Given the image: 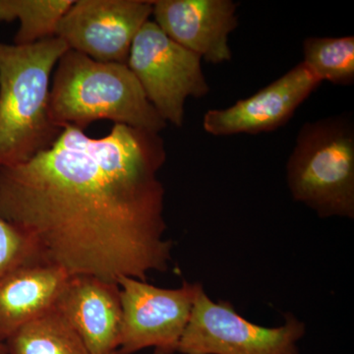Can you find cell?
I'll list each match as a JSON object with an SVG mask.
<instances>
[{"instance_id": "3957f363", "label": "cell", "mask_w": 354, "mask_h": 354, "mask_svg": "<svg viewBox=\"0 0 354 354\" xmlns=\"http://www.w3.org/2000/svg\"><path fill=\"white\" fill-rule=\"evenodd\" d=\"M50 114L60 129L85 131L95 121L160 133L162 120L127 64L97 62L69 50L57 65L50 87Z\"/></svg>"}, {"instance_id": "52a82bcc", "label": "cell", "mask_w": 354, "mask_h": 354, "mask_svg": "<svg viewBox=\"0 0 354 354\" xmlns=\"http://www.w3.org/2000/svg\"><path fill=\"white\" fill-rule=\"evenodd\" d=\"M118 283L122 308L118 354L150 348L155 354L176 353L201 285L183 281L178 288H162L129 277Z\"/></svg>"}, {"instance_id": "ba28073f", "label": "cell", "mask_w": 354, "mask_h": 354, "mask_svg": "<svg viewBox=\"0 0 354 354\" xmlns=\"http://www.w3.org/2000/svg\"><path fill=\"white\" fill-rule=\"evenodd\" d=\"M152 13L153 0H77L57 37L97 62L127 64L133 41Z\"/></svg>"}, {"instance_id": "7a4b0ae2", "label": "cell", "mask_w": 354, "mask_h": 354, "mask_svg": "<svg viewBox=\"0 0 354 354\" xmlns=\"http://www.w3.org/2000/svg\"><path fill=\"white\" fill-rule=\"evenodd\" d=\"M68 50L57 37L27 46L0 41V167L27 162L62 131L50 118V77Z\"/></svg>"}, {"instance_id": "277c9868", "label": "cell", "mask_w": 354, "mask_h": 354, "mask_svg": "<svg viewBox=\"0 0 354 354\" xmlns=\"http://www.w3.org/2000/svg\"><path fill=\"white\" fill-rule=\"evenodd\" d=\"M286 183L293 200L319 218L353 220V116L339 114L302 125L286 162Z\"/></svg>"}, {"instance_id": "9c48e42d", "label": "cell", "mask_w": 354, "mask_h": 354, "mask_svg": "<svg viewBox=\"0 0 354 354\" xmlns=\"http://www.w3.org/2000/svg\"><path fill=\"white\" fill-rule=\"evenodd\" d=\"M321 83L302 62L256 94L234 106L209 109L203 128L213 136L260 134L283 127Z\"/></svg>"}, {"instance_id": "7c38bea8", "label": "cell", "mask_w": 354, "mask_h": 354, "mask_svg": "<svg viewBox=\"0 0 354 354\" xmlns=\"http://www.w3.org/2000/svg\"><path fill=\"white\" fill-rule=\"evenodd\" d=\"M69 277L46 263L21 266L0 276V344L53 309Z\"/></svg>"}, {"instance_id": "e0dca14e", "label": "cell", "mask_w": 354, "mask_h": 354, "mask_svg": "<svg viewBox=\"0 0 354 354\" xmlns=\"http://www.w3.org/2000/svg\"><path fill=\"white\" fill-rule=\"evenodd\" d=\"M0 354H7L6 344H0Z\"/></svg>"}, {"instance_id": "4fadbf2b", "label": "cell", "mask_w": 354, "mask_h": 354, "mask_svg": "<svg viewBox=\"0 0 354 354\" xmlns=\"http://www.w3.org/2000/svg\"><path fill=\"white\" fill-rule=\"evenodd\" d=\"M6 346L7 354H92L55 307L21 328Z\"/></svg>"}, {"instance_id": "8fae6325", "label": "cell", "mask_w": 354, "mask_h": 354, "mask_svg": "<svg viewBox=\"0 0 354 354\" xmlns=\"http://www.w3.org/2000/svg\"><path fill=\"white\" fill-rule=\"evenodd\" d=\"M55 307L91 353L118 354L122 308L116 281L72 274Z\"/></svg>"}, {"instance_id": "6da1fadb", "label": "cell", "mask_w": 354, "mask_h": 354, "mask_svg": "<svg viewBox=\"0 0 354 354\" xmlns=\"http://www.w3.org/2000/svg\"><path fill=\"white\" fill-rule=\"evenodd\" d=\"M165 160L160 133L114 124L93 138L64 127L27 162L0 167V216L70 276L147 281L171 260L158 178Z\"/></svg>"}, {"instance_id": "8992f818", "label": "cell", "mask_w": 354, "mask_h": 354, "mask_svg": "<svg viewBox=\"0 0 354 354\" xmlns=\"http://www.w3.org/2000/svg\"><path fill=\"white\" fill-rule=\"evenodd\" d=\"M305 324L288 313L277 328L256 325L227 301L215 302L202 285L177 351L183 354H298Z\"/></svg>"}, {"instance_id": "5bb4252c", "label": "cell", "mask_w": 354, "mask_h": 354, "mask_svg": "<svg viewBox=\"0 0 354 354\" xmlns=\"http://www.w3.org/2000/svg\"><path fill=\"white\" fill-rule=\"evenodd\" d=\"M74 0H0V22L19 21L14 44L27 46L57 37Z\"/></svg>"}, {"instance_id": "30bf717a", "label": "cell", "mask_w": 354, "mask_h": 354, "mask_svg": "<svg viewBox=\"0 0 354 354\" xmlns=\"http://www.w3.org/2000/svg\"><path fill=\"white\" fill-rule=\"evenodd\" d=\"M232 0H153V22L172 41L213 64L232 60L228 36L239 26Z\"/></svg>"}, {"instance_id": "2e32d148", "label": "cell", "mask_w": 354, "mask_h": 354, "mask_svg": "<svg viewBox=\"0 0 354 354\" xmlns=\"http://www.w3.org/2000/svg\"><path fill=\"white\" fill-rule=\"evenodd\" d=\"M32 263H44L36 244L0 216V276Z\"/></svg>"}, {"instance_id": "9a60e30c", "label": "cell", "mask_w": 354, "mask_h": 354, "mask_svg": "<svg viewBox=\"0 0 354 354\" xmlns=\"http://www.w3.org/2000/svg\"><path fill=\"white\" fill-rule=\"evenodd\" d=\"M302 64L321 84L354 83V37H308L302 44Z\"/></svg>"}, {"instance_id": "5b68a950", "label": "cell", "mask_w": 354, "mask_h": 354, "mask_svg": "<svg viewBox=\"0 0 354 354\" xmlns=\"http://www.w3.org/2000/svg\"><path fill=\"white\" fill-rule=\"evenodd\" d=\"M127 66L162 120L176 127L183 125L186 100L209 93L201 57L172 41L153 20L135 37Z\"/></svg>"}]
</instances>
